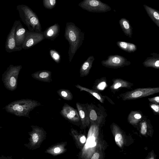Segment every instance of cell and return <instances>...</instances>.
I'll return each mask as SVG.
<instances>
[{"mask_svg": "<svg viewBox=\"0 0 159 159\" xmlns=\"http://www.w3.org/2000/svg\"><path fill=\"white\" fill-rule=\"evenodd\" d=\"M17 22L18 20L14 22L7 38L5 48L6 51L8 53L20 51L22 49L21 47H17L16 43L15 33Z\"/></svg>", "mask_w": 159, "mask_h": 159, "instance_id": "obj_11", "label": "cell"}, {"mask_svg": "<svg viewBox=\"0 0 159 159\" xmlns=\"http://www.w3.org/2000/svg\"><path fill=\"white\" fill-rule=\"evenodd\" d=\"M31 127L32 129L29 133L30 137L28 146L30 149L34 150L40 147L46 139L47 133L42 127L36 125Z\"/></svg>", "mask_w": 159, "mask_h": 159, "instance_id": "obj_6", "label": "cell"}, {"mask_svg": "<svg viewBox=\"0 0 159 159\" xmlns=\"http://www.w3.org/2000/svg\"><path fill=\"white\" fill-rule=\"evenodd\" d=\"M116 44L121 49L129 53L134 52L137 49L136 45L132 43L118 41Z\"/></svg>", "mask_w": 159, "mask_h": 159, "instance_id": "obj_23", "label": "cell"}, {"mask_svg": "<svg viewBox=\"0 0 159 159\" xmlns=\"http://www.w3.org/2000/svg\"><path fill=\"white\" fill-rule=\"evenodd\" d=\"M31 76L34 79L43 82L50 83L52 81V72L48 70H39L32 74Z\"/></svg>", "mask_w": 159, "mask_h": 159, "instance_id": "obj_17", "label": "cell"}, {"mask_svg": "<svg viewBox=\"0 0 159 159\" xmlns=\"http://www.w3.org/2000/svg\"><path fill=\"white\" fill-rule=\"evenodd\" d=\"M22 68L21 65H10L2 74V81L7 89L12 91L17 88L18 77Z\"/></svg>", "mask_w": 159, "mask_h": 159, "instance_id": "obj_4", "label": "cell"}, {"mask_svg": "<svg viewBox=\"0 0 159 159\" xmlns=\"http://www.w3.org/2000/svg\"><path fill=\"white\" fill-rule=\"evenodd\" d=\"M107 79L106 77L97 79L95 81L93 89L97 91L103 90L107 86Z\"/></svg>", "mask_w": 159, "mask_h": 159, "instance_id": "obj_24", "label": "cell"}, {"mask_svg": "<svg viewBox=\"0 0 159 159\" xmlns=\"http://www.w3.org/2000/svg\"><path fill=\"white\" fill-rule=\"evenodd\" d=\"M119 22L126 36L131 38L133 35V28L129 21L125 18L123 17L119 20Z\"/></svg>", "mask_w": 159, "mask_h": 159, "instance_id": "obj_21", "label": "cell"}, {"mask_svg": "<svg viewBox=\"0 0 159 159\" xmlns=\"http://www.w3.org/2000/svg\"><path fill=\"white\" fill-rule=\"evenodd\" d=\"M159 92V88H140L122 94L125 99H133L148 96Z\"/></svg>", "mask_w": 159, "mask_h": 159, "instance_id": "obj_8", "label": "cell"}, {"mask_svg": "<svg viewBox=\"0 0 159 159\" xmlns=\"http://www.w3.org/2000/svg\"><path fill=\"white\" fill-rule=\"evenodd\" d=\"M152 56L147 57L143 63L146 67H152L159 69V54L156 53H151Z\"/></svg>", "mask_w": 159, "mask_h": 159, "instance_id": "obj_19", "label": "cell"}, {"mask_svg": "<svg viewBox=\"0 0 159 159\" xmlns=\"http://www.w3.org/2000/svg\"><path fill=\"white\" fill-rule=\"evenodd\" d=\"M75 86L78 89H80V91H86L91 94L94 97L100 101L101 102H102V99L101 94L98 92V91L91 89L83 87L79 84L75 85Z\"/></svg>", "mask_w": 159, "mask_h": 159, "instance_id": "obj_25", "label": "cell"}, {"mask_svg": "<svg viewBox=\"0 0 159 159\" xmlns=\"http://www.w3.org/2000/svg\"><path fill=\"white\" fill-rule=\"evenodd\" d=\"M112 81L113 84L110 86V89L114 91L122 88L130 89L134 85L133 83L120 78H113Z\"/></svg>", "mask_w": 159, "mask_h": 159, "instance_id": "obj_18", "label": "cell"}, {"mask_svg": "<svg viewBox=\"0 0 159 159\" xmlns=\"http://www.w3.org/2000/svg\"><path fill=\"white\" fill-rule=\"evenodd\" d=\"M27 31V30L23 27L20 21L18 20L15 33L16 43L17 47L22 48L25 39Z\"/></svg>", "mask_w": 159, "mask_h": 159, "instance_id": "obj_12", "label": "cell"}, {"mask_svg": "<svg viewBox=\"0 0 159 159\" xmlns=\"http://www.w3.org/2000/svg\"><path fill=\"white\" fill-rule=\"evenodd\" d=\"M101 63L103 66L111 69L119 68L131 64L126 58L118 55H109L107 59L102 61Z\"/></svg>", "mask_w": 159, "mask_h": 159, "instance_id": "obj_7", "label": "cell"}, {"mask_svg": "<svg viewBox=\"0 0 159 159\" xmlns=\"http://www.w3.org/2000/svg\"><path fill=\"white\" fill-rule=\"evenodd\" d=\"M38 101L31 99H24L14 102L6 106V110L16 116L30 118V112L41 105Z\"/></svg>", "mask_w": 159, "mask_h": 159, "instance_id": "obj_3", "label": "cell"}, {"mask_svg": "<svg viewBox=\"0 0 159 159\" xmlns=\"http://www.w3.org/2000/svg\"><path fill=\"white\" fill-rule=\"evenodd\" d=\"M94 59L93 56H90L82 64L80 70V76L81 77L87 76L89 75Z\"/></svg>", "mask_w": 159, "mask_h": 159, "instance_id": "obj_20", "label": "cell"}, {"mask_svg": "<svg viewBox=\"0 0 159 159\" xmlns=\"http://www.w3.org/2000/svg\"><path fill=\"white\" fill-rule=\"evenodd\" d=\"M134 117L135 119H139L141 118V116L139 114H136L134 115Z\"/></svg>", "mask_w": 159, "mask_h": 159, "instance_id": "obj_34", "label": "cell"}, {"mask_svg": "<svg viewBox=\"0 0 159 159\" xmlns=\"http://www.w3.org/2000/svg\"><path fill=\"white\" fill-rule=\"evenodd\" d=\"M84 33L73 22H67L64 37L69 43L68 58L71 62L74 55L81 46L84 40Z\"/></svg>", "mask_w": 159, "mask_h": 159, "instance_id": "obj_1", "label": "cell"}, {"mask_svg": "<svg viewBox=\"0 0 159 159\" xmlns=\"http://www.w3.org/2000/svg\"><path fill=\"white\" fill-rule=\"evenodd\" d=\"M45 39L43 32H35L27 30L25 39L22 46V49H28L30 48Z\"/></svg>", "mask_w": 159, "mask_h": 159, "instance_id": "obj_9", "label": "cell"}, {"mask_svg": "<svg viewBox=\"0 0 159 159\" xmlns=\"http://www.w3.org/2000/svg\"><path fill=\"white\" fill-rule=\"evenodd\" d=\"M58 94L62 99L67 101H70L73 98V95L68 89H61L57 91Z\"/></svg>", "mask_w": 159, "mask_h": 159, "instance_id": "obj_26", "label": "cell"}, {"mask_svg": "<svg viewBox=\"0 0 159 159\" xmlns=\"http://www.w3.org/2000/svg\"><path fill=\"white\" fill-rule=\"evenodd\" d=\"M49 53L51 57L56 63H59L60 62L61 56L56 50L54 49H51L50 50Z\"/></svg>", "mask_w": 159, "mask_h": 159, "instance_id": "obj_27", "label": "cell"}, {"mask_svg": "<svg viewBox=\"0 0 159 159\" xmlns=\"http://www.w3.org/2000/svg\"><path fill=\"white\" fill-rule=\"evenodd\" d=\"M150 101H155L156 102L159 103V97L157 96L154 98H150L148 99Z\"/></svg>", "mask_w": 159, "mask_h": 159, "instance_id": "obj_33", "label": "cell"}, {"mask_svg": "<svg viewBox=\"0 0 159 159\" xmlns=\"http://www.w3.org/2000/svg\"><path fill=\"white\" fill-rule=\"evenodd\" d=\"M99 157V154L98 152H95L94 153L91 159H98Z\"/></svg>", "mask_w": 159, "mask_h": 159, "instance_id": "obj_32", "label": "cell"}, {"mask_svg": "<svg viewBox=\"0 0 159 159\" xmlns=\"http://www.w3.org/2000/svg\"><path fill=\"white\" fill-rule=\"evenodd\" d=\"M151 108L156 112H158L159 110V106L158 105L152 104L151 106Z\"/></svg>", "mask_w": 159, "mask_h": 159, "instance_id": "obj_30", "label": "cell"}, {"mask_svg": "<svg viewBox=\"0 0 159 159\" xmlns=\"http://www.w3.org/2000/svg\"><path fill=\"white\" fill-rule=\"evenodd\" d=\"M147 131V125L146 123L143 122L142 123L141 129V133L143 134H145Z\"/></svg>", "mask_w": 159, "mask_h": 159, "instance_id": "obj_29", "label": "cell"}, {"mask_svg": "<svg viewBox=\"0 0 159 159\" xmlns=\"http://www.w3.org/2000/svg\"><path fill=\"white\" fill-rule=\"evenodd\" d=\"M143 6L148 16L157 26L159 27L158 11L146 4H143Z\"/></svg>", "mask_w": 159, "mask_h": 159, "instance_id": "obj_22", "label": "cell"}, {"mask_svg": "<svg viewBox=\"0 0 159 159\" xmlns=\"http://www.w3.org/2000/svg\"><path fill=\"white\" fill-rule=\"evenodd\" d=\"M60 31V26L58 23L48 27L43 32L45 39L54 41L58 36Z\"/></svg>", "mask_w": 159, "mask_h": 159, "instance_id": "obj_16", "label": "cell"}, {"mask_svg": "<svg viewBox=\"0 0 159 159\" xmlns=\"http://www.w3.org/2000/svg\"><path fill=\"white\" fill-rule=\"evenodd\" d=\"M70 133L76 147L81 150L84 146L86 140L85 135L80 132H79L76 129L73 128H71Z\"/></svg>", "mask_w": 159, "mask_h": 159, "instance_id": "obj_15", "label": "cell"}, {"mask_svg": "<svg viewBox=\"0 0 159 159\" xmlns=\"http://www.w3.org/2000/svg\"><path fill=\"white\" fill-rule=\"evenodd\" d=\"M78 6L84 10L93 13H105L111 10L108 4L100 0H83Z\"/></svg>", "mask_w": 159, "mask_h": 159, "instance_id": "obj_5", "label": "cell"}, {"mask_svg": "<svg viewBox=\"0 0 159 159\" xmlns=\"http://www.w3.org/2000/svg\"><path fill=\"white\" fill-rule=\"evenodd\" d=\"M60 113L66 120L75 125L80 120L77 111L67 103H64Z\"/></svg>", "mask_w": 159, "mask_h": 159, "instance_id": "obj_10", "label": "cell"}, {"mask_svg": "<svg viewBox=\"0 0 159 159\" xmlns=\"http://www.w3.org/2000/svg\"><path fill=\"white\" fill-rule=\"evenodd\" d=\"M66 142H62L57 143L48 148L45 152L53 156H56L66 152L67 149L65 148L67 145Z\"/></svg>", "mask_w": 159, "mask_h": 159, "instance_id": "obj_14", "label": "cell"}, {"mask_svg": "<svg viewBox=\"0 0 159 159\" xmlns=\"http://www.w3.org/2000/svg\"><path fill=\"white\" fill-rule=\"evenodd\" d=\"M122 139V136L120 134H117L115 137V140L116 142L120 141Z\"/></svg>", "mask_w": 159, "mask_h": 159, "instance_id": "obj_31", "label": "cell"}, {"mask_svg": "<svg viewBox=\"0 0 159 159\" xmlns=\"http://www.w3.org/2000/svg\"><path fill=\"white\" fill-rule=\"evenodd\" d=\"M76 105L81 122V129H84L89 125V123L90 120L88 111L84 104L77 102Z\"/></svg>", "mask_w": 159, "mask_h": 159, "instance_id": "obj_13", "label": "cell"}, {"mask_svg": "<svg viewBox=\"0 0 159 159\" xmlns=\"http://www.w3.org/2000/svg\"><path fill=\"white\" fill-rule=\"evenodd\" d=\"M22 21L32 32H41L42 27L39 19L36 14L28 6L21 4L16 7Z\"/></svg>", "mask_w": 159, "mask_h": 159, "instance_id": "obj_2", "label": "cell"}, {"mask_svg": "<svg viewBox=\"0 0 159 159\" xmlns=\"http://www.w3.org/2000/svg\"><path fill=\"white\" fill-rule=\"evenodd\" d=\"M56 3V0H43V6L48 9H52L54 8Z\"/></svg>", "mask_w": 159, "mask_h": 159, "instance_id": "obj_28", "label": "cell"}]
</instances>
